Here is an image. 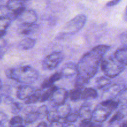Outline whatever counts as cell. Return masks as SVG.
<instances>
[{
	"label": "cell",
	"mask_w": 127,
	"mask_h": 127,
	"mask_svg": "<svg viewBox=\"0 0 127 127\" xmlns=\"http://www.w3.org/2000/svg\"><path fill=\"white\" fill-rule=\"evenodd\" d=\"M107 45H99L86 53L77 65V76L89 82L96 74L104 56L110 49Z\"/></svg>",
	"instance_id": "obj_1"
},
{
	"label": "cell",
	"mask_w": 127,
	"mask_h": 127,
	"mask_svg": "<svg viewBox=\"0 0 127 127\" xmlns=\"http://www.w3.org/2000/svg\"><path fill=\"white\" fill-rule=\"evenodd\" d=\"M5 75L9 79L18 83L28 85L34 83L38 78V73L35 69L29 65L19 66L8 68L5 71Z\"/></svg>",
	"instance_id": "obj_2"
},
{
	"label": "cell",
	"mask_w": 127,
	"mask_h": 127,
	"mask_svg": "<svg viewBox=\"0 0 127 127\" xmlns=\"http://www.w3.org/2000/svg\"><path fill=\"white\" fill-rule=\"evenodd\" d=\"M101 69L106 77L114 78L119 76L125 69V66L119 63L114 57L103 58L100 62Z\"/></svg>",
	"instance_id": "obj_3"
},
{
	"label": "cell",
	"mask_w": 127,
	"mask_h": 127,
	"mask_svg": "<svg viewBox=\"0 0 127 127\" xmlns=\"http://www.w3.org/2000/svg\"><path fill=\"white\" fill-rule=\"evenodd\" d=\"M86 21L87 17L84 14L77 15L64 25L59 33V36L63 37L75 34L84 27Z\"/></svg>",
	"instance_id": "obj_4"
},
{
	"label": "cell",
	"mask_w": 127,
	"mask_h": 127,
	"mask_svg": "<svg viewBox=\"0 0 127 127\" xmlns=\"http://www.w3.org/2000/svg\"><path fill=\"white\" fill-rule=\"evenodd\" d=\"M64 59V55L60 52H55L48 55L42 62V68L45 70H53L57 68Z\"/></svg>",
	"instance_id": "obj_5"
},
{
	"label": "cell",
	"mask_w": 127,
	"mask_h": 127,
	"mask_svg": "<svg viewBox=\"0 0 127 127\" xmlns=\"http://www.w3.org/2000/svg\"><path fill=\"white\" fill-rule=\"evenodd\" d=\"M112 112V110L99 104L93 110L91 120L95 123L102 124L108 119Z\"/></svg>",
	"instance_id": "obj_6"
},
{
	"label": "cell",
	"mask_w": 127,
	"mask_h": 127,
	"mask_svg": "<svg viewBox=\"0 0 127 127\" xmlns=\"http://www.w3.org/2000/svg\"><path fill=\"white\" fill-rule=\"evenodd\" d=\"M68 98V92L63 88H58L52 94L49 99L53 106L58 107L65 104L66 99Z\"/></svg>",
	"instance_id": "obj_7"
},
{
	"label": "cell",
	"mask_w": 127,
	"mask_h": 127,
	"mask_svg": "<svg viewBox=\"0 0 127 127\" xmlns=\"http://www.w3.org/2000/svg\"><path fill=\"white\" fill-rule=\"evenodd\" d=\"M17 19L21 22V24H35L37 20V15L33 10L26 9L19 16Z\"/></svg>",
	"instance_id": "obj_8"
},
{
	"label": "cell",
	"mask_w": 127,
	"mask_h": 127,
	"mask_svg": "<svg viewBox=\"0 0 127 127\" xmlns=\"http://www.w3.org/2000/svg\"><path fill=\"white\" fill-rule=\"evenodd\" d=\"M124 88H125V86L120 84H115L109 86L102 93V98L104 99V100H112L118 96L119 93Z\"/></svg>",
	"instance_id": "obj_9"
},
{
	"label": "cell",
	"mask_w": 127,
	"mask_h": 127,
	"mask_svg": "<svg viewBox=\"0 0 127 127\" xmlns=\"http://www.w3.org/2000/svg\"><path fill=\"white\" fill-rule=\"evenodd\" d=\"M35 89L30 85H21L17 88L16 96L19 100H26L33 93Z\"/></svg>",
	"instance_id": "obj_10"
},
{
	"label": "cell",
	"mask_w": 127,
	"mask_h": 127,
	"mask_svg": "<svg viewBox=\"0 0 127 127\" xmlns=\"http://www.w3.org/2000/svg\"><path fill=\"white\" fill-rule=\"evenodd\" d=\"M62 77L69 78L77 74V65L73 62H68L62 67L60 71Z\"/></svg>",
	"instance_id": "obj_11"
},
{
	"label": "cell",
	"mask_w": 127,
	"mask_h": 127,
	"mask_svg": "<svg viewBox=\"0 0 127 127\" xmlns=\"http://www.w3.org/2000/svg\"><path fill=\"white\" fill-rule=\"evenodd\" d=\"M114 57L124 66H127V48L124 47L117 50Z\"/></svg>",
	"instance_id": "obj_12"
},
{
	"label": "cell",
	"mask_w": 127,
	"mask_h": 127,
	"mask_svg": "<svg viewBox=\"0 0 127 127\" xmlns=\"http://www.w3.org/2000/svg\"><path fill=\"white\" fill-rule=\"evenodd\" d=\"M78 114L79 117L83 120H91L93 110L89 105H83L78 110Z\"/></svg>",
	"instance_id": "obj_13"
},
{
	"label": "cell",
	"mask_w": 127,
	"mask_h": 127,
	"mask_svg": "<svg viewBox=\"0 0 127 127\" xmlns=\"http://www.w3.org/2000/svg\"><path fill=\"white\" fill-rule=\"evenodd\" d=\"M38 26L35 24L32 25L20 24L17 29V31L20 34L24 35H28L35 32L38 29Z\"/></svg>",
	"instance_id": "obj_14"
},
{
	"label": "cell",
	"mask_w": 127,
	"mask_h": 127,
	"mask_svg": "<svg viewBox=\"0 0 127 127\" xmlns=\"http://www.w3.org/2000/svg\"><path fill=\"white\" fill-rule=\"evenodd\" d=\"M98 97V93L94 88H85L83 90L81 95V100H89L96 99Z\"/></svg>",
	"instance_id": "obj_15"
},
{
	"label": "cell",
	"mask_w": 127,
	"mask_h": 127,
	"mask_svg": "<svg viewBox=\"0 0 127 127\" xmlns=\"http://www.w3.org/2000/svg\"><path fill=\"white\" fill-rule=\"evenodd\" d=\"M55 110L59 117L62 120L66 117L69 115V113L71 112V107L67 104H64L63 105L57 107V109H55Z\"/></svg>",
	"instance_id": "obj_16"
},
{
	"label": "cell",
	"mask_w": 127,
	"mask_h": 127,
	"mask_svg": "<svg viewBox=\"0 0 127 127\" xmlns=\"http://www.w3.org/2000/svg\"><path fill=\"white\" fill-rule=\"evenodd\" d=\"M7 8L11 12H14L20 9L26 7L25 6V2L22 1H8L6 2V4Z\"/></svg>",
	"instance_id": "obj_17"
},
{
	"label": "cell",
	"mask_w": 127,
	"mask_h": 127,
	"mask_svg": "<svg viewBox=\"0 0 127 127\" xmlns=\"http://www.w3.org/2000/svg\"><path fill=\"white\" fill-rule=\"evenodd\" d=\"M35 40L32 38L27 37L22 39L19 43V47L20 48L24 50H27L33 48L35 45Z\"/></svg>",
	"instance_id": "obj_18"
},
{
	"label": "cell",
	"mask_w": 127,
	"mask_h": 127,
	"mask_svg": "<svg viewBox=\"0 0 127 127\" xmlns=\"http://www.w3.org/2000/svg\"><path fill=\"white\" fill-rule=\"evenodd\" d=\"M42 93H43L42 89H36L29 97L25 100L24 103L26 104H31L40 102Z\"/></svg>",
	"instance_id": "obj_19"
},
{
	"label": "cell",
	"mask_w": 127,
	"mask_h": 127,
	"mask_svg": "<svg viewBox=\"0 0 127 127\" xmlns=\"http://www.w3.org/2000/svg\"><path fill=\"white\" fill-rule=\"evenodd\" d=\"M111 83V80L106 76H100L95 80V86L97 89H101L109 86Z\"/></svg>",
	"instance_id": "obj_20"
},
{
	"label": "cell",
	"mask_w": 127,
	"mask_h": 127,
	"mask_svg": "<svg viewBox=\"0 0 127 127\" xmlns=\"http://www.w3.org/2000/svg\"><path fill=\"white\" fill-rule=\"evenodd\" d=\"M57 89H58V87L53 85L52 86V87H50V88L46 89L45 91H43V93H42V95H41L40 102H44L47 101L48 99H50L52 94H53V93H54Z\"/></svg>",
	"instance_id": "obj_21"
},
{
	"label": "cell",
	"mask_w": 127,
	"mask_h": 127,
	"mask_svg": "<svg viewBox=\"0 0 127 127\" xmlns=\"http://www.w3.org/2000/svg\"><path fill=\"white\" fill-rule=\"evenodd\" d=\"M38 119H39L38 115L36 110H30L26 114L25 117L24 118L23 120L26 124H30L35 122Z\"/></svg>",
	"instance_id": "obj_22"
},
{
	"label": "cell",
	"mask_w": 127,
	"mask_h": 127,
	"mask_svg": "<svg viewBox=\"0 0 127 127\" xmlns=\"http://www.w3.org/2000/svg\"><path fill=\"white\" fill-rule=\"evenodd\" d=\"M82 92L83 90L74 88L68 92V97L72 102H78L81 99Z\"/></svg>",
	"instance_id": "obj_23"
},
{
	"label": "cell",
	"mask_w": 127,
	"mask_h": 127,
	"mask_svg": "<svg viewBox=\"0 0 127 127\" xmlns=\"http://www.w3.org/2000/svg\"><path fill=\"white\" fill-rule=\"evenodd\" d=\"M100 104L113 111V110L116 109L119 107V103L118 102L117 100L112 99V100H104V101H102L100 103Z\"/></svg>",
	"instance_id": "obj_24"
},
{
	"label": "cell",
	"mask_w": 127,
	"mask_h": 127,
	"mask_svg": "<svg viewBox=\"0 0 127 127\" xmlns=\"http://www.w3.org/2000/svg\"><path fill=\"white\" fill-rule=\"evenodd\" d=\"M78 117V112H71L69 114V115L63 119V124H73V123L77 121Z\"/></svg>",
	"instance_id": "obj_25"
},
{
	"label": "cell",
	"mask_w": 127,
	"mask_h": 127,
	"mask_svg": "<svg viewBox=\"0 0 127 127\" xmlns=\"http://www.w3.org/2000/svg\"><path fill=\"white\" fill-rule=\"evenodd\" d=\"M47 120L50 122V124L53 122H59V120H60V118L58 116L56 110H49L47 115Z\"/></svg>",
	"instance_id": "obj_26"
},
{
	"label": "cell",
	"mask_w": 127,
	"mask_h": 127,
	"mask_svg": "<svg viewBox=\"0 0 127 127\" xmlns=\"http://www.w3.org/2000/svg\"><path fill=\"white\" fill-rule=\"evenodd\" d=\"M11 21L12 20L9 17L0 18V31H6L11 24Z\"/></svg>",
	"instance_id": "obj_27"
},
{
	"label": "cell",
	"mask_w": 127,
	"mask_h": 127,
	"mask_svg": "<svg viewBox=\"0 0 127 127\" xmlns=\"http://www.w3.org/2000/svg\"><path fill=\"white\" fill-rule=\"evenodd\" d=\"M117 101L119 104H127V88H124L118 95Z\"/></svg>",
	"instance_id": "obj_28"
},
{
	"label": "cell",
	"mask_w": 127,
	"mask_h": 127,
	"mask_svg": "<svg viewBox=\"0 0 127 127\" xmlns=\"http://www.w3.org/2000/svg\"><path fill=\"white\" fill-rule=\"evenodd\" d=\"M89 82L86 81L85 79H83V78H80L79 76H76L75 80V83H74V88H76V89H79L83 90V88L85 87V86Z\"/></svg>",
	"instance_id": "obj_29"
},
{
	"label": "cell",
	"mask_w": 127,
	"mask_h": 127,
	"mask_svg": "<svg viewBox=\"0 0 127 127\" xmlns=\"http://www.w3.org/2000/svg\"><path fill=\"white\" fill-rule=\"evenodd\" d=\"M11 11L7 8L6 5L0 4V18L9 17L11 19Z\"/></svg>",
	"instance_id": "obj_30"
},
{
	"label": "cell",
	"mask_w": 127,
	"mask_h": 127,
	"mask_svg": "<svg viewBox=\"0 0 127 127\" xmlns=\"http://www.w3.org/2000/svg\"><path fill=\"white\" fill-rule=\"evenodd\" d=\"M23 122L24 120L22 117L19 116V115H16V116H14L12 118H11V119L9 121V125L11 127H14L17 126V125H22Z\"/></svg>",
	"instance_id": "obj_31"
},
{
	"label": "cell",
	"mask_w": 127,
	"mask_h": 127,
	"mask_svg": "<svg viewBox=\"0 0 127 127\" xmlns=\"http://www.w3.org/2000/svg\"><path fill=\"white\" fill-rule=\"evenodd\" d=\"M124 117H125V115H124V113L119 110V111L117 112L115 115L110 119V120H109V124H113L114 123L119 122L122 119H124Z\"/></svg>",
	"instance_id": "obj_32"
},
{
	"label": "cell",
	"mask_w": 127,
	"mask_h": 127,
	"mask_svg": "<svg viewBox=\"0 0 127 127\" xmlns=\"http://www.w3.org/2000/svg\"><path fill=\"white\" fill-rule=\"evenodd\" d=\"M22 104L19 102H14L13 103L11 104V112L12 114H18L21 112L22 109Z\"/></svg>",
	"instance_id": "obj_33"
},
{
	"label": "cell",
	"mask_w": 127,
	"mask_h": 127,
	"mask_svg": "<svg viewBox=\"0 0 127 127\" xmlns=\"http://www.w3.org/2000/svg\"><path fill=\"white\" fill-rule=\"evenodd\" d=\"M36 111H37V114H38V117L43 118L45 117H47L49 110H48V107L46 105H43L38 107Z\"/></svg>",
	"instance_id": "obj_34"
},
{
	"label": "cell",
	"mask_w": 127,
	"mask_h": 127,
	"mask_svg": "<svg viewBox=\"0 0 127 127\" xmlns=\"http://www.w3.org/2000/svg\"><path fill=\"white\" fill-rule=\"evenodd\" d=\"M62 78H63V77H62V75L61 74L60 72V73L57 72V73H55L53 74H52V76H50L48 78L50 80V81L52 84H54L55 82L60 80Z\"/></svg>",
	"instance_id": "obj_35"
},
{
	"label": "cell",
	"mask_w": 127,
	"mask_h": 127,
	"mask_svg": "<svg viewBox=\"0 0 127 127\" xmlns=\"http://www.w3.org/2000/svg\"><path fill=\"white\" fill-rule=\"evenodd\" d=\"M7 117L4 113L0 111V124H4L5 122L7 120Z\"/></svg>",
	"instance_id": "obj_36"
},
{
	"label": "cell",
	"mask_w": 127,
	"mask_h": 127,
	"mask_svg": "<svg viewBox=\"0 0 127 127\" xmlns=\"http://www.w3.org/2000/svg\"><path fill=\"white\" fill-rule=\"evenodd\" d=\"M120 2V0H113V1H109L106 4V7H112V6H115L117 5V4H119V2Z\"/></svg>",
	"instance_id": "obj_37"
},
{
	"label": "cell",
	"mask_w": 127,
	"mask_h": 127,
	"mask_svg": "<svg viewBox=\"0 0 127 127\" xmlns=\"http://www.w3.org/2000/svg\"><path fill=\"white\" fill-rule=\"evenodd\" d=\"M48 127H64V125L62 122H56L51 123Z\"/></svg>",
	"instance_id": "obj_38"
},
{
	"label": "cell",
	"mask_w": 127,
	"mask_h": 127,
	"mask_svg": "<svg viewBox=\"0 0 127 127\" xmlns=\"http://www.w3.org/2000/svg\"><path fill=\"white\" fill-rule=\"evenodd\" d=\"M6 46V42L2 38H0V49L4 48Z\"/></svg>",
	"instance_id": "obj_39"
},
{
	"label": "cell",
	"mask_w": 127,
	"mask_h": 127,
	"mask_svg": "<svg viewBox=\"0 0 127 127\" xmlns=\"http://www.w3.org/2000/svg\"><path fill=\"white\" fill-rule=\"evenodd\" d=\"M5 52H6V48H2V49H0V60L2 59V57H4L5 54Z\"/></svg>",
	"instance_id": "obj_40"
},
{
	"label": "cell",
	"mask_w": 127,
	"mask_h": 127,
	"mask_svg": "<svg viewBox=\"0 0 127 127\" xmlns=\"http://www.w3.org/2000/svg\"><path fill=\"white\" fill-rule=\"evenodd\" d=\"M36 127H48L47 126V124H46L44 122H42L40 123L38 125H37Z\"/></svg>",
	"instance_id": "obj_41"
},
{
	"label": "cell",
	"mask_w": 127,
	"mask_h": 127,
	"mask_svg": "<svg viewBox=\"0 0 127 127\" xmlns=\"http://www.w3.org/2000/svg\"><path fill=\"white\" fill-rule=\"evenodd\" d=\"M6 33V31H0V38H2V37L5 35Z\"/></svg>",
	"instance_id": "obj_42"
},
{
	"label": "cell",
	"mask_w": 127,
	"mask_h": 127,
	"mask_svg": "<svg viewBox=\"0 0 127 127\" xmlns=\"http://www.w3.org/2000/svg\"><path fill=\"white\" fill-rule=\"evenodd\" d=\"M127 127V121H125L124 122H123L122 124L120 125V127Z\"/></svg>",
	"instance_id": "obj_43"
},
{
	"label": "cell",
	"mask_w": 127,
	"mask_h": 127,
	"mask_svg": "<svg viewBox=\"0 0 127 127\" xmlns=\"http://www.w3.org/2000/svg\"><path fill=\"white\" fill-rule=\"evenodd\" d=\"M64 127H76L74 126L73 124H68V125H67L66 126H65Z\"/></svg>",
	"instance_id": "obj_44"
},
{
	"label": "cell",
	"mask_w": 127,
	"mask_h": 127,
	"mask_svg": "<svg viewBox=\"0 0 127 127\" xmlns=\"http://www.w3.org/2000/svg\"><path fill=\"white\" fill-rule=\"evenodd\" d=\"M125 19H127V7H126V9H125Z\"/></svg>",
	"instance_id": "obj_45"
},
{
	"label": "cell",
	"mask_w": 127,
	"mask_h": 127,
	"mask_svg": "<svg viewBox=\"0 0 127 127\" xmlns=\"http://www.w3.org/2000/svg\"><path fill=\"white\" fill-rule=\"evenodd\" d=\"M25 127L23 125H17V126H14V127Z\"/></svg>",
	"instance_id": "obj_46"
},
{
	"label": "cell",
	"mask_w": 127,
	"mask_h": 127,
	"mask_svg": "<svg viewBox=\"0 0 127 127\" xmlns=\"http://www.w3.org/2000/svg\"><path fill=\"white\" fill-rule=\"evenodd\" d=\"M2 81H1V80L0 79V90L1 89V88H2Z\"/></svg>",
	"instance_id": "obj_47"
},
{
	"label": "cell",
	"mask_w": 127,
	"mask_h": 127,
	"mask_svg": "<svg viewBox=\"0 0 127 127\" xmlns=\"http://www.w3.org/2000/svg\"><path fill=\"white\" fill-rule=\"evenodd\" d=\"M2 102V96L1 95H0V104H1V102Z\"/></svg>",
	"instance_id": "obj_48"
},
{
	"label": "cell",
	"mask_w": 127,
	"mask_h": 127,
	"mask_svg": "<svg viewBox=\"0 0 127 127\" xmlns=\"http://www.w3.org/2000/svg\"></svg>",
	"instance_id": "obj_49"
}]
</instances>
